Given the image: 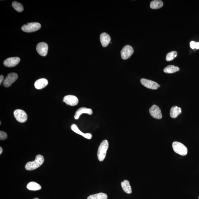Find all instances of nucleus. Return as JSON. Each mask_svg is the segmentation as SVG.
I'll return each mask as SVG.
<instances>
[{"label":"nucleus","instance_id":"obj_1","mask_svg":"<svg viewBox=\"0 0 199 199\" xmlns=\"http://www.w3.org/2000/svg\"><path fill=\"white\" fill-rule=\"evenodd\" d=\"M44 157L42 155H39L36 156L35 160L28 162L25 166V169L27 171H32L39 167L42 165L44 162Z\"/></svg>","mask_w":199,"mask_h":199},{"label":"nucleus","instance_id":"obj_2","mask_svg":"<svg viewBox=\"0 0 199 199\" xmlns=\"http://www.w3.org/2000/svg\"><path fill=\"white\" fill-rule=\"evenodd\" d=\"M108 146V141L104 140L101 142L97 152V157L99 161L102 162L105 158Z\"/></svg>","mask_w":199,"mask_h":199},{"label":"nucleus","instance_id":"obj_3","mask_svg":"<svg viewBox=\"0 0 199 199\" xmlns=\"http://www.w3.org/2000/svg\"><path fill=\"white\" fill-rule=\"evenodd\" d=\"M172 147L175 152L182 156H185L188 153L187 147L181 143L174 142L173 143Z\"/></svg>","mask_w":199,"mask_h":199},{"label":"nucleus","instance_id":"obj_4","mask_svg":"<svg viewBox=\"0 0 199 199\" xmlns=\"http://www.w3.org/2000/svg\"><path fill=\"white\" fill-rule=\"evenodd\" d=\"M41 28L40 23L37 22L28 23L21 27V30L23 31L26 32H32L39 29Z\"/></svg>","mask_w":199,"mask_h":199},{"label":"nucleus","instance_id":"obj_5","mask_svg":"<svg viewBox=\"0 0 199 199\" xmlns=\"http://www.w3.org/2000/svg\"><path fill=\"white\" fill-rule=\"evenodd\" d=\"M14 115L16 120L19 122L24 123L28 120V115L26 112L22 110H15L14 112Z\"/></svg>","mask_w":199,"mask_h":199},{"label":"nucleus","instance_id":"obj_6","mask_svg":"<svg viewBox=\"0 0 199 199\" xmlns=\"http://www.w3.org/2000/svg\"><path fill=\"white\" fill-rule=\"evenodd\" d=\"M18 78L17 74L15 73H11L9 74L8 76L5 78L3 82V85L5 87L8 88L11 86L13 83L15 82Z\"/></svg>","mask_w":199,"mask_h":199},{"label":"nucleus","instance_id":"obj_7","mask_svg":"<svg viewBox=\"0 0 199 199\" xmlns=\"http://www.w3.org/2000/svg\"><path fill=\"white\" fill-rule=\"evenodd\" d=\"M133 52V48L131 46L129 45H126L121 51V57L123 59H127L131 57Z\"/></svg>","mask_w":199,"mask_h":199},{"label":"nucleus","instance_id":"obj_8","mask_svg":"<svg viewBox=\"0 0 199 199\" xmlns=\"http://www.w3.org/2000/svg\"><path fill=\"white\" fill-rule=\"evenodd\" d=\"M141 82L143 85L149 89L156 90L160 86L157 83L150 80L142 79L141 80Z\"/></svg>","mask_w":199,"mask_h":199},{"label":"nucleus","instance_id":"obj_9","mask_svg":"<svg viewBox=\"0 0 199 199\" xmlns=\"http://www.w3.org/2000/svg\"><path fill=\"white\" fill-rule=\"evenodd\" d=\"M150 115L154 118L161 119L162 118L161 111L159 107L156 105H153L149 110Z\"/></svg>","mask_w":199,"mask_h":199},{"label":"nucleus","instance_id":"obj_10","mask_svg":"<svg viewBox=\"0 0 199 199\" xmlns=\"http://www.w3.org/2000/svg\"><path fill=\"white\" fill-rule=\"evenodd\" d=\"M63 102L70 106H73L77 105L79 103V100L76 96L68 95L65 96Z\"/></svg>","mask_w":199,"mask_h":199},{"label":"nucleus","instance_id":"obj_11","mask_svg":"<svg viewBox=\"0 0 199 199\" xmlns=\"http://www.w3.org/2000/svg\"><path fill=\"white\" fill-rule=\"evenodd\" d=\"M48 45L47 43L41 42L39 43L36 47V50L40 55L44 57L48 53Z\"/></svg>","mask_w":199,"mask_h":199},{"label":"nucleus","instance_id":"obj_12","mask_svg":"<svg viewBox=\"0 0 199 199\" xmlns=\"http://www.w3.org/2000/svg\"><path fill=\"white\" fill-rule=\"evenodd\" d=\"M20 61L21 59L18 57L9 58L4 61L3 64L5 66L8 67H13L17 66Z\"/></svg>","mask_w":199,"mask_h":199},{"label":"nucleus","instance_id":"obj_13","mask_svg":"<svg viewBox=\"0 0 199 199\" xmlns=\"http://www.w3.org/2000/svg\"><path fill=\"white\" fill-rule=\"evenodd\" d=\"M93 111L90 108H88L86 107H81L77 110L74 116V118L75 119H77L79 118L80 116L82 114L85 113L88 114V115H91L93 114Z\"/></svg>","mask_w":199,"mask_h":199},{"label":"nucleus","instance_id":"obj_14","mask_svg":"<svg viewBox=\"0 0 199 199\" xmlns=\"http://www.w3.org/2000/svg\"><path fill=\"white\" fill-rule=\"evenodd\" d=\"M111 39L110 36L107 33L103 32L101 34L100 41L103 47H107L111 41Z\"/></svg>","mask_w":199,"mask_h":199},{"label":"nucleus","instance_id":"obj_15","mask_svg":"<svg viewBox=\"0 0 199 199\" xmlns=\"http://www.w3.org/2000/svg\"><path fill=\"white\" fill-rule=\"evenodd\" d=\"M48 83L47 80L44 78L40 79L36 81L34 84V86L36 89H41L46 87Z\"/></svg>","mask_w":199,"mask_h":199},{"label":"nucleus","instance_id":"obj_16","mask_svg":"<svg viewBox=\"0 0 199 199\" xmlns=\"http://www.w3.org/2000/svg\"><path fill=\"white\" fill-rule=\"evenodd\" d=\"M71 129L75 133L78 134L82 136L85 138L90 139L92 138V135L89 133H84L80 130L76 125L73 124L72 125Z\"/></svg>","mask_w":199,"mask_h":199},{"label":"nucleus","instance_id":"obj_17","mask_svg":"<svg viewBox=\"0 0 199 199\" xmlns=\"http://www.w3.org/2000/svg\"><path fill=\"white\" fill-rule=\"evenodd\" d=\"M121 186L123 190L126 193L130 194L132 193V188L129 181L125 180L121 183Z\"/></svg>","mask_w":199,"mask_h":199},{"label":"nucleus","instance_id":"obj_18","mask_svg":"<svg viewBox=\"0 0 199 199\" xmlns=\"http://www.w3.org/2000/svg\"><path fill=\"white\" fill-rule=\"evenodd\" d=\"M182 113V109L177 106H174L170 111V116L172 118H175Z\"/></svg>","mask_w":199,"mask_h":199},{"label":"nucleus","instance_id":"obj_19","mask_svg":"<svg viewBox=\"0 0 199 199\" xmlns=\"http://www.w3.org/2000/svg\"><path fill=\"white\" fill-rule=\"evenodd\" d=\"M27 188L28 190L32 191L39 190L41 189V186L35 182H30L27 185Z\"/></svg>","mask_w":199,"mask_h":199},{"label":"nucleus","instance_id":"obj_20","mask_svg":"<svg viewBox=\"0 0 199 199\" xmlns=\"http://www.w3.org/2000/svg\"><path fill=\"white\" fill-rule=\"evenodd\" d=\"M163 2L160 0H155L152 1L150 3V8L153 9L161 8L163 6Z\"/></svg>","mask_w":199,"mask_h":199},{"label":"nucleus","instance_id":"obj_21","mask_svg":"<svg viewBox=\"0 0 199 199\" xmlns=\"http://www.w3.org/2000/svg\"><path fill=\"white\" fill-rule=\"evenodd\" d=\"M180 68L178 67L170 65L164 69V72L167 73H172L178 71Z\"/></svg>","mask_w":199,"mask_h":199},{"label":"nucleus","instance_id":"obj_22","mask_svg":"<svg viewBox=\"0 0 199 199\" xmlns=\"http://www.w3.org/2000/svg\"><path fill=\"white\" fill-rule=\"evenodd\" d=\"M107 195L104 193H100L90 195L87 199H107Z\"/></svg>","mask_w":199,"mask_h":199},{"label":"nucleus","instance_id":"obj_23","mask_svg":"<svg viewBox=\"0 0 199 199\" xmlns=\"http://www.w3.org/2000/svg\"><path fill=\"white\" fill-rule=\"evenodd\" d=\"M12 7L17 12H22L24 9L23 5L21 3L17 2L16 1H14L12 3Z\"/></svg>","mask_w":199,"mask_h":199},{"label":"nucleus","instance_id":"obj_24","mask_svg":"<svg viewBox=\"0 0 199 199\" xmlns=\"http://www.w3.org/2000/svg\"><path fill=\"white\" fill-rule=\"evenodd\" d=\"M177 52L176 51H173L168 53L166 57V60L170 61L173 60L177 57Z\"/></svg>","mask_w":199,"mask_h":199},{"label":"nucleus","instance_id":"obj_25","mask_svg":"<svg viewBox=\"0 0 199 199\" xmlns=\"http://www.w3.org/2000/svg\"><path fill=\"white\" fill-rule=\"evenodd\" d=\"M8 137V135L5 132L0 131V140H3L6 139Z\"/></svg>","mask_w":199,"mask_h":199},{"label":"nucleus","instance_id":"obj_26","mask_svg":"<svg viewBox=\"0 0 199 199\" xmlns=\"http://www.w3.org/2000/svg\"><path fill=\"white\" fill-rule=\"evenodd\" d=\"M195 45H196V43L194 42V41H191L190 43V46L191 48L193 49L195 48Z\"/></svg>","mask_w":199,"mask_h":199},{"label":"nucleus","instance_id":"obj_27","mask_svg":"<svg viewBox=\"0 0 199 199\" xmlns=\"http://www.w3.org/2000/svg\"><path fill=\"white\" fill-rule=\"evenodd\" d=\"M3 79H4V77H3V75H1V76H0V84H1V85L2 84V83L3 82Z\"/></svg>","mask_w":199,"mask_h":199},{"label":"nucleus","instance_id":"obj_28","mask_svg":"<svg viewBox=\"0 0 199 199\" xmlns=\"http://www.w3.org/2000/svg\"><path fill=\"white\" fill-rule=\"evenodd\" d=\"M195 48L197 49H199V43H196V45H195Z\"/></svg>","mask_w":199,"mask_h":199},{"label":"nucleus","instance_id":"obj_29","mask_svg":"<svg viewBox=\"0 0 199 199\" xmlns=\"http://www.w3.org/2000/svg\"><path fill=\"white\" fill-rule=\"evenodd\" d=\"M3 149L1 147H0V154H1L2 153Z\"/></svg>","mask_w":199,"mask_h":199},{"label":"nucleus","instance_id":"obj_30","mask_svg":"<svg viewBox=\"0 0 199 199\" xmlns=\"http://www.w3.org/2000/svg\"><path fill=\"white\" fill-rule=\"evenodd\" d=\"M33 199H39L38 198H34Z\"/></svg>","mask_w":199,"mask_h":199},{"label":"nucleus","instance_id":"obj_31","mask_svg":"<svg viewBox=\"0 0 199 199\" xmlns=\"http://www.w3.org/2000/svg\"><path fill=\"white\" fill-rule=\"evenodd\" d=\"M198 198H199V196Z\"/></svg>","mask_w":199,"mask_h":199}]
</instances>
